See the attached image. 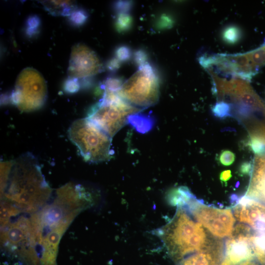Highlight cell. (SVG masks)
I'll list each match as a JSON object with an SVG mask.
<instances>
[{"label":"cell","instance_id":"obj_15","mask_svg":"<svg viewBox=\"0 0 265 265\" xmlns=\"http://www.w3.org/2000/svg\"><path fill=\"white\" fill-rule=\"evenodd\" d=\"M194 196L187 187L179 186L169 192L167 199L172 205L179 207L186 205Z\"/></svg>","mask_w":265,"mask_h":265},{"label":"cell","instance_id":"obj_7","mask_svg":"<svg viewBox=\"0 0 265 265\" xmlns=\"http://www.w3.org/2000/svg\"><path fill=\"white\" fill-rule=\"evenodd\" d=\"M47 87L41 75L36 70L27 68L19 75L15 88L9 94L2 96V104L10 103L22 112L38 110L47 99Z\"/></svg>","mask_w":265,"mask_h":265},{"label":"cell","instance_id":"obj_35","mask_svg":"<svg viewBox=\"0 0 265 265\" xmlns=\"http://www.w3.org/2000/svg\"><path fill=\"white\" fill-rule=\"evenodd\" d=\"M232 177L231 171L230 170H226L221 172L219 175V179L222 182H226L230 179Z\"/></svg>","mask_w":265,"mask_h":265},{"label":"cell","instance_id":"obj_24","mask_svg":"<svg viewBox=\"0 0 265 265\" xmlns=\"http://www.w3.org/2000/svg\"><path fill=\"white\" fill-rule=\"evenodd\" d=\"M89 14L82 8H77L68 16L69 23L75 26H83L88 20Z\"/></svg>","mask_w":265,"mask_h":265},{"label":"cell","instance_id":"obj_19","mask_svg":"<svg viewBox=\"0 0 265 265\" xmlns=\"http://www.w3.org/2000/svg\"><path fill=\"white\" fill-rule=\"evenodd\" d=\"M221 37L223 41L226 44L234 45L238 43L241 38L242 32L236 26H228L223 30Z\"/></svg>","mask_w":265,"mask_h":265},{"label":"cell","instance_id":"obj_16","mask_svg":"<svg viewBox=\"0 0 265 265\" xmlns=\"http://www.w3.org/2000/svg\"><path fill=\"white\" fill-rule=\"evenodd\" d=\"M251 240L255 257L261 265H265V232H254Z\"/></svg>","mask_w":265,"mask_h":265},{"label":"cell","instance_id":"obj_18","mask_svg":"<svg viewBox=\"0 0 265 265\" xmlns=\"http://www.w3.org/2000/svg\"><path fill=\"white\" fill-rule=\"evenodd\" d=\"M133 23V17L130 13H119L117 14L114 26L117 32L124 33L132 29Z\"/></svg>","mask_w":265,"mask_h":265},{"label":"cell","instance_id":"obj_27","mask_svg":"<svg viewBox=\"0 0 265 265\" xmlns=\"http://www.w3.org/2000/svg\"><path fill=\"white\" fill-rule=\"evenodd\" d=\"M125 81L123 77L112 75L108 77L102 84L105 88L112 91L118 92Z\"/></svg>","mask_w":265,"mask_h":265},{"label":"cell","instance_id":"obj_17","mask_svg":"<svg viewBox=\"0 0 265 265\" xmlns=\"http://www.w3.org/2000/svg\"><path fill=\"white\" fill-rule=\"evenodd\" d=\"M151 116L141 113V111L132 115L129 119V124L139 132H145L149 131L153 125Z\"/></svg>","mask_w":265,"mask_h":265},{"label":"cell","instance_id":"obj_14","mask_svg":"<svg viewBox=\"0 0 265 265\" xmlns=\"http://www.w3.org/2000/svg\"><path fill=\"white\" fill-rule=\"evenodd\" d=\"M45 10L53 16H69L77 9L75 2L70 0L42 1Z\"/></svg>","mask_w":265,"mask_h":265},{"label":"cell","instance_id":"obj_25","mask_svg":"<svg viewBox=\"0 0 265 265\" xmlns=\"http://www.w3.org/2000/svg\"><path fill=\"white\" fill-rule=\"evenodd\" d=\"M247 54L256 68L265 65V45L247 53Z\"/></svg>","mask_w":265,"mask_h":265},{"label":"cell","instance_id":"obj_37","mask_svg":"<svg viewBox=\"0 0 265 265\" xmlns=\"http://www.w3.org/2000/svg\"><path fill=\"white\" fill-rule=\"evenodd\" d=\"M237 265H261L259 263H258L254 259L247 260L242 263H240Z\"/></svg>","mask_w":265,"mask_h":265},{"label":"cell","instance_id":"obj_9","mask_svg":"<svg viewBox=\"0 0 265 265\" xmlns=\"http://www.w3.org/2000/svg\"><path fill=\"white\" fill-rule=\"evenodd\" d=\"M104 69L99 56L89 47L81 43L73 46L68 69L69 77L80 79L94 76Z\"/></svg>","mask_w":265,"mask_h":265},{"label":"cell","instance_id":"obj_12","mask_svg":"<svg viewBox=\"0 0 265 265\" xmlns=\"http://www.w3.org/2000/svg\"><path fill=\"white\" fill-rule=\"evenodd\" d=\"M224 257L223 242L215 238L207 248L185 257L177 265H220Z\"/></svg>","mask_w":265,"mask_h":265},{"label":"cell","instance_id":"obj_3","mask_svg":"<svg viewBox=\"0 0 265 265\" xmlns=\"http://www.w3.org/2000/svg\"><path fill=\"white\" fill-rule=\"evenodd\" d=\"M168 255L178 263L185 257L200 251L215 239L201 224L192 219L183 208L177 207L171 220L157 231Z\"/></svg>","mask_w":265,"mask_h":265},{"label":"cell","instance_id":"obj_34","mask_svg":"<svg viewBox=\"0 0 265 265\" xmlns=\"http://www.w3.org/2000/svg\"><path fill=\"white\" fill-rule=\"evenodd\" d=\"M253 169V163L250 161L242 162L239 167V173L240 175H250Z\"/></svg>","mask_w":265,"mask_h":265},{"label":"cell","instance_id":"obj_23","mask_svg":"<svg viewBox=\"0 0 265 265\" xmlns=\"http://www.w3.org/2000/svg\"><path fill=\"white\" fill-rule=\"evenodd\" d=\"M175 19L173 16L168 13H163L158 17L155 23V26L158 30H164L171 28L174 25Z\"/></svg>","mask_w":265,"mask_h":265},{"label":"cell","instance_id":"obj_13","mask_svg":"<svg viewBox=\"0 0 265 265\" xmlns=\"http://www.w3.org/2000/svg\"><path fill=\"white\" fill-rule=\"evenodd\" d=\"M245 196L265 205V156H256Z\"/></svg>","mask_w":265,"mask_h":265},{"label":"cell","instance_id":"obj_1","mask_svg":"<svg viewBox=\"0 0 265 265\" xmlns=\"http://www.w3.org/2000/svg\"><path fill=\"white\" fill-rule=\"evenodd\" d=\"M93 201L88 188L69 183L56 189L51 203L31 217L28 239L41 265H55L61 236L74 218Z\"/></svg>","mask_w":265,"mask_h":265},{"label":"cell","instance_id":"obj_36","mask_svg":"<svg viewBox=\"0 0 265 265\" xmlns=\"http://www.w3.org/2000/svg\"><path fill=\"white\" fill-rule=\"evenodd\" d=\"M254 132L260 135L265 140V125H261Z\"/></svg>","mask_w":265,"mask_h":265},{"label":"cell","instance_id":"obj_6","mask_svg":"<svg viewBox=\"0 0 265 265\" xmlns=\"http://www.w3.org/2000/svg\"><path fill=\"white\" fill-rule=\"evenodd\" d=\"M160 78L156 67L148 62L125 80L118 94L130 104L146 108L157 104L159 97Z\"/></svg>","mask_w":265,"mask_h":265},{"label":"cell","instance_id":"obj_33","mask_svg":"<svg viewBox=\"0 0 265 265\" xmlns=\"http://www.w3.org/2000/svg\"><path fill=\"white\" fill-rule=\"evenodd\" d=\"M80 89L86 90L91 88L95 83L96 79L94 76L86 77L78 79Z\"/></svg>","mask_w":265,"mask_h":265},{"label":"cell","instance_id":"obj_38","mask_svg":"<svg viewBox=\"0 0 265 265\" xmlns=\"http://www.w3.org/2000/svg\"><path fill=\"white\" fill-rule=\"evenodd\" d=\"M220 265H233L230 261L225 257Z\"/></svg>","mask_w":265,"mask_h":265},{"label":"cell","instance_id":"obj_21","mask_svg":"<svg viewBox=\"0 0 265 265\" xmlns=\"http://www.w3.org/2000/svg\"><path fill=\"white\" fill-rule=\"evenodd\" d=\"M212 112L216 117L223 119L232 116V105L224 101L216 102L212 107Z\"/></svg>","mask_w":265,"mask_h":265},{"label":"cell","instance_id":"obj_30","mask_svg":"<svg viewBox=\"0 0 265 265\" xmlns=\"http://www.w3.org/2000/svg\"><path fill=\"white\" fill-rule=\"evenodd\" d=\"M63 89L65 92L69 94L77 92L80 89L79 80L76 78L68 77L64 83Z\"/></svg>","mask_w":265,"mask_h":265},{"label":"cell","instance_id":"obj_10","mask_svg":"<svg viewBox=\"0 0 265 265\" xmlns=\"http://www.w3.org/2000/svg\"><path fill=\"white\" fill-rule=\"evenodd\" d=\"M254 232L248 226L238 224L225 244V257L233 265L254 259L252 237Z\"/></svg>","mask_w":265,"mask_h":265},{"label":"cell","instance_id":"obj_32","mask_svg":"<svg viewBox=\"0 0 265 265\" xmlns=\"http://www.w3.org/2000/svg\"><path fill=\"white\" fill-rule=\"evenodd\" d=\"M121 64L122 62L116 57L113 56L106 61L105 68L109 73L113 74L120 68Z\"/></svg>","mask_w":265,"mask_h":265},{"label":"cell","instance_id":"obj_31","mask_svg":"<svg viewBox=\"0 0 265 265\" xmlns=\"http://www.w3.org/2000/svg\"><path fill=\"white\" fill-rule=\"evenodd\" d=\"M235 155L232 151L226 150L222 151L219 157L220 163L225 166L231 165L235 161Z\"/></svg>","mask_w":265,"mask_h":265},{"label":"cell","instance_id":"obj_22","mask_svg":"<svg viewBox=\"0 0 265 265\" xmlns=\"http://www.w3.org/2000/svg\"><path fill=\"white\" fill-rule=\"evenodd\" d=\"M248 145L256 156H265V140L256 132L251 133Z\"/></svg>","mask_w":265,"mask_h":265},{"label":"cell","instance_id":"obj_5","mask_svg":"<svg viewBox=\"0 0 265 265\" xmlns=\"http://www.w3.org/2000/svg\"><path fill=\"white\" fill-rule=\"evenodd\" d=\"M68 137L85 161H104L113 154L111 149L112 138L87 117L72 123L68 130Z\"/></svg>","mask_w":265,"mask_h":265},{"label":"cell","instance_id":"obj_11","mask_svg":"<svg viewBox=\"0 0 265 265\" xmlns=\"http://www.w3.org/2000/svg\"><path fill=\"white\" fill-rule=\"evenodd\" d=\"M233 213L237 219L256 232H265V205L245 195H231Z\"/></svg>","mask_w":265,"mask_h":265},{"label":"cell","instance_id":"obj_26","mask_svg":"<svg viewBox=\"0 0 265 265\" xmlns=\"http://www.w3.org/2000/svg\"><path fill=\"white\" fill-rule=\"evenodd\" d=\"M114 54V56L122 63L130 60L132 57L133 52L129 46L121 44L116 47Z\"/></svg>","mask_w":265,"mask_h":265},{"label":"cell","instance_id":"obj_4","mask_svg":"<svg viewBox=\"0 0 265 265\" xmlns=\"http://www.w3.org/2000/svg\"><path fill=\"white\" fill-rule=\"evenodd\" d=\"M102 98L89 109L87 118L112 137L126 124L129 117L142 111L121 98L117 92L104 87Z\"/></svg>","mask_w":265,"mask_h":265},{"label":"cell","instance_id":"obj_2","mask_svg":"<svg viewBox=\"0 0 265 265\" xmlns=\"http://www.w3.org/2000/svg\"><path fill=\"white\" fill-rule=\"evenodd\" d=\"M52 192L32 154L26 153L1 164L2 204L18 212H34L50 198Z\"/></svg>","mask_w":265,"mask_h":265},{"label":"cell","instance_id":"obj_29","mask_svg":"<svg viewBox=\"0 0 265 265\" xmlns=\"http://www.w3.org/2000/svg\"><path fill=\"white\" fill-rule=\"evenodd\" d=\"M133 4L132 0H117L113 2L112 8L116 14L130 13Z\"/></svg>","mask_w":265,"mask_h":265},{"label":"cell","instance_id":"obj_28","mask_svg":"<svg viewBox=\"0 0 265 265\" xmlns=\"http://www.w3.org/2000/svg\"><path fill=\"white\" fill-rule=\"evenodd\" d=\"M132 58L135 65L139 68L149 62V53L145 49L139 48L133 52Z\"/></svg>","mask_w":265,"mask_h":265},{"label":"cell","instance_id":"obj_8","mask_svg":"<svg viewBox=\"0 0 265 265\" xmlns=\"http://www.w3.org/2000/svg\"><path fill=\"white\" fill-rule=\"evenodd\" d=\"M182 207L192 217L217 238L230 236L235 220L230 208H218L204 204L203 200L194 196Z\"/></svg>","mask_w":265,"mask_h":265},{"label":"cell","instance_id":"obj_20","mask_svg":"<svg viewBox=\"0 0 265 265\" xmlns=\"http://www.w3.org/2000/svg\"><path fill=\"white\" fill-rule=\"evenodd\" d=\"M41 19L36 15L29 16L26 21L25 32L26 37L32 38L39 33Z\"/></svg>","mask_w":265,"mask_h":265}]
</instances>
